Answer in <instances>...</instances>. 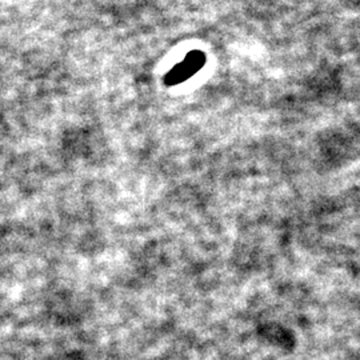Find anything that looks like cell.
<instances>
[{
  "instance_id": "cell-1",
  "label": "cell",
  "mask_w": 360,
  "mask_h": 360,
  "mask_svg": "<svg viewBox=\"0 0 360 360\" xmlns=\"http://www.w3.org/2000/svg\"><path fill=\"white\" fill-rule=\"evenodd\" d=\"M206 63V55L200 51H191L179 65H175L166 77L165 83L168 86H176L195 75Z\"/></svg>"
}]
</instances>
